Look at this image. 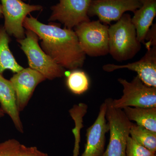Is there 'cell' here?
Masks as SVG:
<instances>
[{
    "mask_svg": "<svg viewBox=\"0 0 156 156\" xmlns=\"http://www.w3.org/2000/svg\"><path fill=\"white\" fill-rule=\"evenodd\" d=\"M10 36L2 25H0V73L6 70L14 73L20 71L23 68L18 64L9 48Z\"/></svg>",
    "mask_w": 156,
    "mask_h": 156,
    "instance_id": "2e32d148",
    "label": "cell"
},
{
    "mask_svg": "<svg viewBox=\"0 0 156 156\" xmlns=\"http://www.w3.org/2000/svg\"><path fill=\"white\" fill-rule=\"evenodd\" d=\"M118 81L122 86L123 95L119 99H112L114 107H156V87L146 85L137 75L131 82L122 78Z\"/></svg>",
    "mask_w": 156,
    "mask_h": 156,
    "instance_id": "8992f818",
    "label": "cell"
},
{
    "mask_svg": "<svg viewBox=\"0 0 156 156\" xmlns=\"http://www.w3.org/2000/svg\"><path fill=\"white\" fill-rule=\"evenodd\" d=\"M23 27L37 35L42 50L58 65L72 70L83 67L86 55L74 30L55 23H42L32 16L26 17Z\"/></svg>",
    "mask_w": 156,
    "mask_h": 156,
    "instance_id": "6da1fadb",
    "label": "cell"
},
{
    "mask_svg": "<svg viewBox=\"0 0 156 156\" xmlns=\"http://www.w3.org/2000/svg\"><path fill=\"white\" fill-rule=\"evenodd\" d=\"M123 69L135 72L146 85L156 87V46L147 49L145 55L138 61L123 65L107 64L102 66L103 70L108 73Z\"/></svg>",
    "mask_w": 156,
    "mask_h": 156,
    "instance_id": "7c38bea8",
    "label": "cell"
},
{
    "mask_svg": "<svg viewBox=\"0 0 156 156\" xmlns=\"http://www.w3.org/2000/svg\"><path fill=\"white\" fill-rule=\"evenodd\" d=\"M66 85L71 92L76 95H81L89 89V77L83 71L73 70L67 76Z\"/></svg>",
    "mask_w": 156,
    "mask_h": 156,
    "instance_id": "d6986e66",
    "label": "cell"
},
{
    "mask_svg": "<svg viewBox=\"0 0 156 156\" xmlns=\"http://www.w3.org/2000/svg\"><path fill=\"white\" fill-rule=\"evenodd\" d=\"M5 18L4 27L9 36L17 40L25 37L23 23L26 17L31 12L43 9L40 5L26 4L22 0H0Z\"/></svg>",
    "mask_w": 156,
    "mask_h": 156,
    "instance_id": "52a82bcc",
    "label": "cell"
},
{
    "mask_svg": "<svg viewBox=\"0 0 156 156\" xmlns=\"http://www.w3.org/2000/svg\"><path fill=\"white\" fill-rule=\"evenodd\" d=\"M126 156H156L154 153L140 145L130 136L126 144Z\"/></svg>",
    "mask_w": 156,
    "mask_h": 156,
    "instance_id": "ffe728a7",
    "label": "cell"
},
{
    "mask_svg": "<svg viewBox=\"0 0 156 156\" xmlns=\"http://www.w3.org/2000/svg\"><path fill=\"white\" fill-rule=\"evenodd\" d=\"M129 136L140 145L156 153V132L132 123Z\"/></svg>",
    "mask_w": 156,
    "mask_h": 156,
    "instance_id": "e0dca14e",
    "label": "cell"
},
{
    "mask_svg": "<svg viewBox=\"0 0 156 156\" xmlns=\"http://www.w3.org/2000/svg\"><path fill=\"white\" fill-rule=\"evenodd\" d=\"M145 37L144 44L147 49L154 46H156V24H152Z\"/></svg>",
    "mask_w": 156,
    "mask_h": 156,
    "instance_id": "603a6c76",
    "label": "cell"
},
{
    "mask_svg": "<svg viewBox=\"0 0 156 156\" xmlns=\"http://www.w3.org/2000/svg\"><path fill=\"white\" fill-rule=\"evenodd\" d=\"M24 38L17 41L27 57L30 68L38 72L47 80H53L63 76L65 69L43 51L39 44L37 35L29 30H26Z\"/></svg>",
    "mask_w": 156,
    "mask_h": 156,
    "instance_id": "3957f363",
    "label": "cell"
},
{
    "mask_svg": "<svg viewBox=\"0 0 156 156\" xmlns=\"http://www.w3.org/2000/svg\"><path fill=\"white\" fill-rule=\"evenodd\" d=\"M2 10V6L1 5V1H0V18L3 17Z\"/></svg>",
    "mask_w": 156,
    "mask_h": 156,
    "instance_id": "cb8c5ba5",
    "label": "cell"
},
{
    "mask_svg": "<svg viewBox=\"0 0 156 156\" xmlns=\"http://www.w3.org/2000/svg\"><path fill=\"white\" fill-rule=\"evenodd\" d=\"M108 27L98 20L83 22L74 27L81 49L86 55L98 57L108 54Z\"/></svg>",
    "mask_w": 156,
    "mask_h": 156,
    "instance_id": "5b68a950",
    "label": "cell"
},
{
    "mask_svg": "<svg viewBox=\"0 0 156 156\" xmlns=\"http://www.w3.org/2000/svg\"><path fill=\"white\" fill-rule=\"evenodd\" d=\"M142 5V0H92L89 6V17L97 16L104 24L118 21L127 11H134Z\"/></svg>",
    "mask_w": 156,
    "mask_h": 156,
    "instance_id": "9c48e42d",
    "label": "cell"
},
{
    "mask_svg": "<svg viewBox=\"0 0 156 156\" xmlns=\"http://www.w3.org/2000/svg\"><path fill=\"white\" fill-rule=\"evenodd\" d=\"M122 110L129 121H134L136 125L156 132V107H127Z\"/></svg>",
    "mask_w": 156,
    "mask_h": 156,
    "instance_id": "9a60e30c",
    "label": "cell"
},
{
    "mask_svg": "<svg viewBox=\"0 0 156 156\" xmlns=\"http://www.w3.org/2000/svg\"><path fill=\"white\" fill-rule=\"evenodd\" d=\"M21 144L17 140L10 139L0 143V156H17Z\"/></svg>",
    "mask_w": 156,
    "mask_h": 156,
    "instance_id": "44dd1931",
    "label": "cell"
},
{
    "mask_svg": "<svg viewBox=\"0 0 156 156\" xmlns=\"http://www.w3.org/2000/svg\"><path fill=\"white\" fill-rule=\"evenodd\" d=\"M22 1H27V0H22Z\"/></svg>",
    "mask_w": 156,
    "mask_h": 156,
    "instance_id": "484cf974",
    "label": "cell"
},
{
    "mask_svg": "<svg viewBox=\"0 0 156 156\" xmlns=\"http://www.w3.org/2000/svg\"><path fill=\"white\" fill-rule=\"evenodd\" d=\"M109 53L117 61L131 59L141 48L131 15L123 14L115 24L109 27Z\"/></svg>",
    "mask_w": 156,
    "mask_h": 156,
    "instance_id": "7a4b0ae2",
    "label": "cell"
},
{
    "mask_svg": "<svg viewBox=\"0 0 156 156\" xmlns=\"http://www.w3.org/2000/svg\"><path fill=\"white\" fill-rule=\"evenodd\" d=\"M5 113L0 108V118H2L5 115Z\"/></svg>",
    "mask_w": 156,
    "mask_h": 156,
    "instance_id": "d4e9b609",
    "label": "cell"
},
{
    "mask_svg": "<svg viewBox=\"0 0 156 156\" xmlns=\"http://www.w3.org/2000/svg\"><path fill=\"white\" fill-rule=\"evenodd\" d=\"M131 21L136 29V37L144 44L147 34L156 15V0H142L141 6L134 12Z\"/></svg>",
    "mask_w": 156,
    "mask_h": 156,
    "instance_id": "5bb4252c",
    "label": "cell"
},
{
    "mask_svg": "<svg viewBox=\"0 0 156 156\" xmlns=\"http://www.w3.org/2000/svg\"><path fill=\"white\" fill-rule=\"evenodd\" d=\"M0 105L5 114L12 120L14 126L20 133H23V127L20 116L17 98L14 88L10 80L4 78L0 73Z\"/></svg>",
    "mask_w": 156,
    "mask_h": 156,
    "instance_id": "4fadbf2b",
    "label": "cell"
},
{
    "mask_svg": "<svg viewBox=\"0 0 156 156\" xmlns=\"http://www.w3.org/2000/svg\"><path fill=\"white\" fill-rule=\"evenodd\" d=\"M107 104L105 101L101 105L95 122L87 130V142L81 156H101L105 151L106 134L109 127L106 119Z\"/></svg>",
    "mask_w": 156,
    "mask_h": 156,
    "instance_id": "8fae6325",
    "label": "cell"
},
{
    "mask_svg": "<svg viewBox=\"0 0 156 156\" xmlns=\"http://www.w3.org/2000/svg\"><path fill=\"white\" fill-rule=\"evenodd\" d=\"M88 106L86 104L80 103L75 105L69 111L70 115L75 122V128L73 130L75 136V145L73 156H78L80 140V131L83 128V118L87 113Z\"/></svg>",
    "mask_w": 156,
    "mask_h": 156,
    "instance_id": "ac0fdd59",
    "label": "cell"
},
{
    "mask_svg": "<svg viewBox=\"0 0 156 156\" xmlns=\"http://www.w3.org/2000/svg\"><path fill=\"white\" fill-rule=\"evenodd\" d=\"M47 80L38 72L30 68H23L10 79L16 94L20 112L26 107L37 86Z\"/></svg>",
    "mask_w": 156,
    "mask_h": 156,
    "instance_id": "30bf717a",
    "label": "cell"
},
{
    "mask_svg": "<svg viewBox=\"0 0 156 156\" xmlns=\"http://www.w3.org/2000/svg\"><path fill=\"white\" fill-rule=\"evenodd\" d=\"M112 98L107 104L106 119L109 127V141L101 156H126V144L132 122L128 119L122 109L114 107Z\"/></svg>",
    "mask_w": 156,
    "mask_h": 156,
    "instance_id": "277c9868",
    "label": "cell"
},
{
    "mask_svg": "<svg viewBox=\"0 0 156 156\" xmlns=\"http://www.w3.org/2000/svg\"><path fill=\"white\" fill-rule=\"evenodd\" d=\"M17 156H48V154L39 150L36 147H27L20 144Z\"/></svg>",
    "mask_w": 156,
    "mask_h": 156,
    "instance_id": "7402d4cb",
    "label": "cell"
},
{
    "mask_svg": "<svg viewBox=\"0 0 156 156\" xmlns=\"http://www.w3.org/2000/svg\"><path fill=\"white\" fill-rule=\"evenodd\" d=\"M92 0H59L51 7L50 22L58 21L68 29L74 28L83 22L90 21L88 12Z\"/></svg>",
    "mask_w": 156,
    "mask_h": 156,
    "instance_id": "ba28073f",
    "label": "cell"
}]
</instances>
